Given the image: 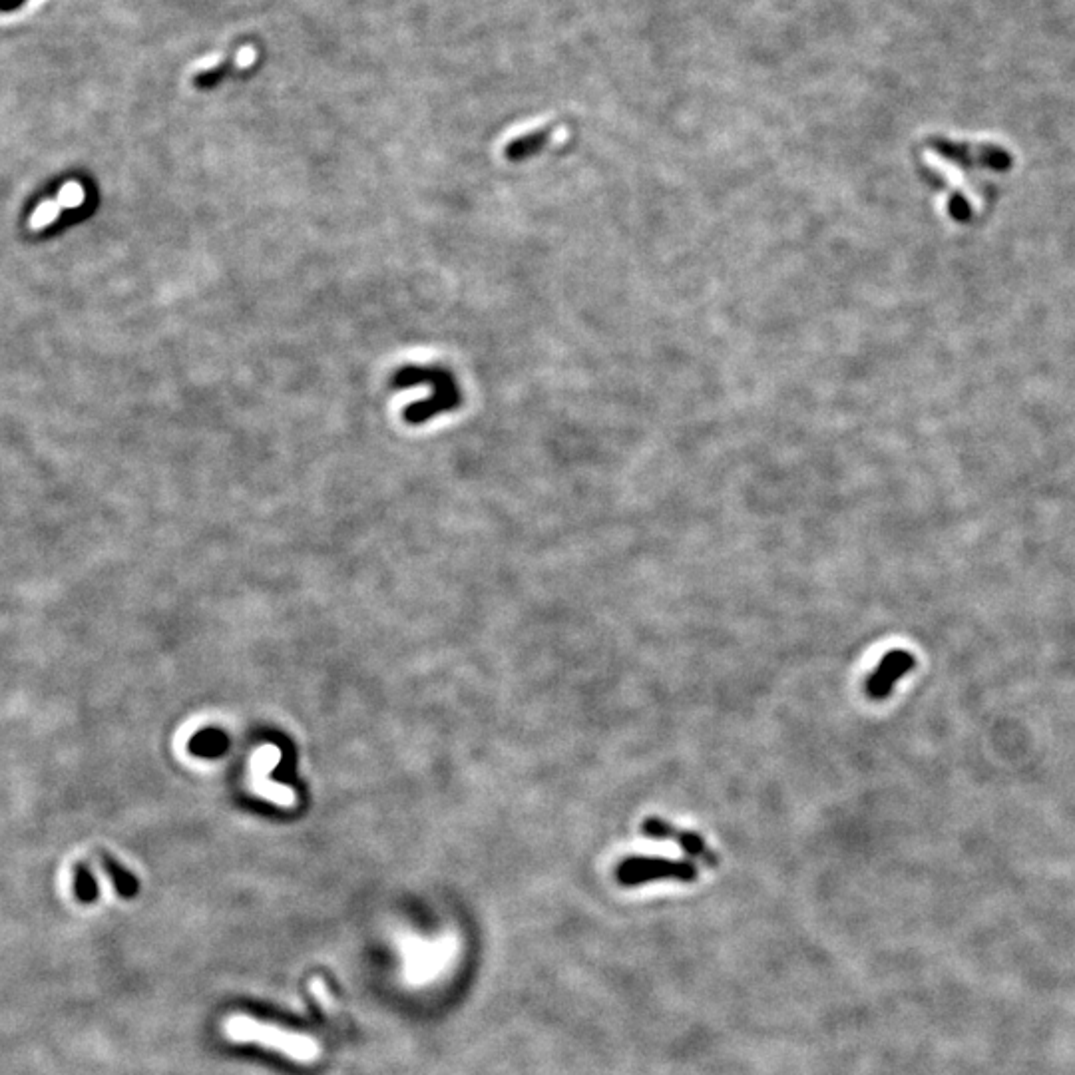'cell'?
Segmentation results:
<instances>
[{
	"label": "cell",
	"mask_w": 1075,
	"mask_h": 1075,
	"mask_svg": "<svg viewBox=\"0 0 1075 1075\" xmlns=\"http://www.w3.org/2000/svg\"><path fill=\"white\" fill-rule=\"evenodd\" d=\"M56 200L64 210H76V208H80L84 204L86 194H84V190H82V186L78 182H66L60 188Z\"/></svg>",
	"instance_id": "obj_7"
},
{
	"label": "cell",
	"mask_w": 1075,
	"mask_h": 1075,
	"mask_svg": "<svg viewBox=\"0 0 1075 1075\" xmlns=\"http://www.w3.org/2000/svg\"><path fill=\"white\" fill-rule=\"evenodd\" d=\"M223 1034L225 1038L233 1042H253L257 1046L269 1048L273 1052H279L293 1062L311 1064L321 1056L319 1044L303 1034L287 1032L277 1026L257 1022L247 1016H231L223 1022Z\"/></svg>",
	"instance_id": "obj_1"
},
{
	"label": "cell",
	"mask_w": 1075,
	"mask_h": 1075,
	"mask_svg": "<svg viewBox=\"0 0 1075 1075\" xmlns=\"http://www.w3.org/2000/svg\"><path fill=\"white\" fill-rule=\"evenodd\" d=\"M219 737H221L219 733H208L206 739L202 737V741H206V743H200L198 751H200V753H210V755H212V753H219V751L225 747V741L215 743V739H219Z\"/></svg>",
	"instance_id": "obj_9"
},
{
	"label": "cell",
	"mask_w": 1075,
	"mask_h": 1075,
	"mask_svg": "<svg viewBox=\"0 0 1075 1075\" xmlns=\"http://www.w3.org/2000/svg\"><path fill=\"white\" fill-rule=\"evenodd\" d=\"M699 876V868L689 860L659 859V857H628L616 868V880L620 886H642L653 880H677L693 882Z\"/></svg>",
	"instance_id": "obj_2"
},
{
	"label": "cell",
	"mask_w": 1075,
	"mask_h": 1075,
	"mask_svg": "<svg viewBox=\"0 0 1075 1075\" xmlns=\"http://www.w3.org/2000/svg\"><path fill=\"white\" fill-rule=\"evenodd\" d=\"M642 833L647 839H653V841H671V843L679 845L685 855L701 860L707 866H717L719 864L717 853L703 841V837L699 833L677 829L665 819H659V817L645 819L644 823H642Z\"/></svg>",
	"instance_id": "obj_3"
},
{
	"label": "cell",
	"mask_w": 1075,
	"mask_h": 1075,
	"mask_svg": "<svg viewBox=\"0 0 1075 1075\" xmlns=\"http://www.w3.org/2000/svg\"><path fill=\"white\" fill-rule=\"evenodd\" d=\"M916 665V659L904 651V649H892L888 651L878 667L868 675L866 679V695L874 701H882L892 693V687L898 679H902L908 671H912Z\"/></svg>",
	"instance_id": "obj_4"
},
{
	"label": "cell",
	"mask_w": 1075,
	"mask_h": 1075,
	"mask_svg": "<svg viewBox=\"0 0 1075 1075\" xmlns=\"http://www.w3.org/2000/svg\"><path fill=\"white\" fill-rule=\"evenodd\" d=\"M102 864L106 866L108 874L114 878V884H116L118 892H122L124 896H132L134 892H138V880L132 874H128L122 866H118L114 860L108 859V857H102Z\"/></svg>",
	"instance_id": "obj_5"
},
{
	"label": "cell",
	"mask_w": 1075,
	"mask_h": 1075,
	"mask_svg": "<svg viewBox=\"0 0 1075 1075\" xmlns=\"http://www.w3.org/2000/svg\"><path fill=\"white\" fill-rule=\"evenodd\" d=\"M76 894L82 902H90L94 896H96V882H94V876L90 874V870L86 866H78L76 868Z\"/></svg>",
	"instance_id": "obj_8"
},
{
	"label": "cell",
	"mask_w": 1075,
	"mask_h": 1075,
	"mask_svg": "<svg viewBox=\"0 0 1075 1075\" xmlns=\"http://www.w3.org/2000/svg\"><path fill=\"white\" fill-rule=\"evenodd\" d=\"M62 210L64 208L58 204V200H46L32 212L28 225L32 229H44V227H48L50 223H54L60 217Z\"/></svg>",
	"instance_id": "obj_6"
}]
</instances>
